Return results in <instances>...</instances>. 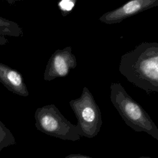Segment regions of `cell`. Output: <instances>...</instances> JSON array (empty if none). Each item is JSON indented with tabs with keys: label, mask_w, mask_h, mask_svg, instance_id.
Wrapping results in <instances>:
<instances>
[{
	"label": "cell",
	"mask_w": 158,
	"mask_h": 158,
	"mask_svg": "<svg viewBox=\"0 0 158 158\" xmlns=\"http://www.w3.org/2000/svg\"><path fill=\"white\" fill-rule=\"evenodd\" d=\"M118 70L148 94L158 93V43L143 42L123 54Z\"/></svg>",
	"instance_id": "cell-1"
},
{
	"label": "cell",
	"mask_w": 158,
	"mask_h": 158,
	"mask_svg": "<svg viewBox=\"0 0 158 158\" xmlns=\"http://www.w3.org/2000/svg\"><path fill=\"white\" fill-rule=\"evenodd\" d=\"M110 98L126 125L136 132L144 131L158 141V128L149 114L119 83H111Z\"/></svg>",
	"instance_id": "cell-2"
},
{
	"label": "cell",
	"mask_w": 158,
	"mask_h": 158,
	"mask_svg": "<svg viewBox=\"0 0 158 158\" xmlns=\"http://www.w3.org/2000/svg\"><path fill=\"white\" fill-rule=\"evenodd\" d=\"M35 120L36 129L51 136L72 141L81 137L77 126L69 122L53 104L38 108Z\"/></svg>",
	"instance_id": "cell-3"
},
{
	"label": "cell",
	"mask_w": 158,
	"mask_h": 158,
	"mask_svg": "<svg viewBox=\"0 0 158 158\" xmlns=\"http://www.w3.org/2000/svg\"><path fill=\"white\" fill-rule=\"evenodd\" d=\"M69 105L77 118L80 135L88 138L98 135L102 124L100 109L87 87H84L81 96L69 102Z\"/></svg>",
	"instance_id": "cell-4"
},
{
	"label": "cell",
	"mask_w": 158,
	"mask_h": 158,
	"mask_svg": "<svg viewBox=\"0 0 158 158\" xmlns=\"http://www.w3.org/2000/svg\"><path fill=\"white\" fill-rule=\"evenodd\" d=\"M77 65V58L72 52L71 46L57 49L48 60L44 72V80L51 81L57 78L65 77Z\"/></svg>",
	"instance_id": "cell-5"
},
{
	"label": "cell",
	"mask_w": 158,
	"mask_h": 158,
	"mask_svg": "<svg viewBox=\"0 0 158 158\" xmlns=\"http://www.w3.org/2000/svg\"><path fill=\"white\" fill-rule=\"evenodd\" d=\"M158 6V0H131L122 6L107 12L99 19L107 25L118 23L141 12Z\"/></svg>",
	"instance_id": "cell-6"
},
{
	"label": "cell",
	"mask_w": 158,
	"mask_h": 158,
	"mask_svg": "<svg viewBox=\"0 0 158 158\" xmlns=\"http://www.w3.org/2000/svg\"><path fill=\"white\" fill-rule=\"evenodd\" d=\"M0 82L14 94L22 96L29 95L22 74L1 62H0Z\"/></svg>",
	"instance_id": "cell-7"
},
{
	"label": "cell",
	"mask_w": 158,
	"mask_h": 158,
	"mask_svg": "<svg viewBox=\"0 0 158 158\" xmlns=\"http://www.w3.org/2000/svg\"><path fill=\"white\" fill-rule=\"evenodd\" d=\"M23 35L22 28L18 23L0 16V35L20 37Z\"/></svg>",
	"instance_id": "cell-8"
},
{
	"label": "cell",
	"mask_w": 158,
	"mask_h": 158,
	"mask_svg": "<svg viewBox=\"0 0 158 158\" xmlns=\"http://www.w3.org/2000/svg\"><path fill=\"white\" fill-rule=\"evenodd\" d=\"M16 144L15 137L0 120V152L5 148Z\"/></svg>",
	"instance_id": "cell-9"
},
{
	"label": "cell",
	"mask_w": 158,
	"mask_h": 158,
	"mask_svg": "<svg viewBox=\"0 0 158 158\" xmlns=\"http://www.w3.org/2000/svg\"><path fill=\"white\" fill-rule=\"evenodd\" d=\"M76 2V0H62L59 1L57 6L62 16L65 17L70 14L75 6Z\"/></svg>",
	"instance_id": "cell-10"
},
{
	"label": "cell",
	"mask_w": 158,
	"mask_h": 158,
	"mask_svg": "<svg viewBox=\"0 0 158 158\" xmlns=\"http://www.w3.org/2000/svg\"><path fill=\"white\" fill-rule=\"evenodd\" d=\"M64 158H93L88 156H85L80 154H72L66 156Z\"/></svg>",
	"instance_id": "cell-11"
},
{
	"label": "cell",
	"mask_w": 158,
	"mask_h": 158,
	"mask_svg": "<svg viewBox=\"0 0 158 158\" xmlns=\"http://www.w3.org/2000/svg\"><path fill=\"white\" fill-rule=\"evenodd\" d=\"M8 43V40L4 36L0 35V45H4Z\"/></svg>",
	"instance_id": "cell-12"
},
{
	"label": "cell",
	"mask_w": 158,
	"mask_h": 158,
	"mask_svg": "<svg viewBox=\"0 0 158 158\" xmlns=\"http://www.w3.org/2000/svg\"><path fill=\"white\" fill-rule=\"evenodd\" d=\"M138 158H152V157L149 156H140V157H138Z\"/></svg>",
	"instance_id": "cell-13"
}]
</instances>
